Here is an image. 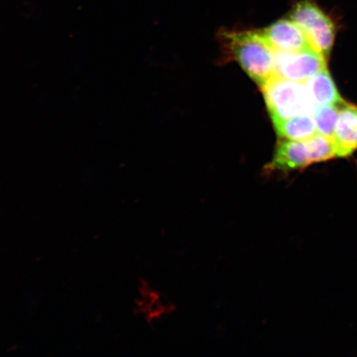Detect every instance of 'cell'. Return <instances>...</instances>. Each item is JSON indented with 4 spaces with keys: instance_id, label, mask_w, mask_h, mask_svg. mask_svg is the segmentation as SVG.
I'll return each instance as SVG.
<instances>
[{
    "instance_id": "1",
    "label": "cell",
    "mask_w": 357,
    "mask_h": 357,
    "mask_svg": "<svg viewBox=\"0 0 357 357\" xmlns=\"http://www.w3.org/2000/svg\"><path fill=\"white\" fill-rule=\"evenodd\" d=\"M223 37L231 56L259 87L275 77V51L261 30L230 31Z\"/></svg>"
},
{
    "instance_id": "2",
    "label": "cell",
    "mask_w": 357,
    "mask_h": 357,
    "mask_svg": "<svg viewBox=\"0 0 357 357\" xmlns=\"http://www.w3.org/2000/svg\"><path fill=\"white\" fill-rule=\"evenodd\" d=\"M261 89L272 121L301 114L314 115L317 109L303 83L275 75Z\"/></svg>"
},
{
    "instance_id": "3",
    "label": "cell",
    "mask_w": 357,
    "mask_h": 357,
    "mask_svg": "<svg viewBox=\"0 0 357 357\" xmlns=\"http://www.w3.org/2000/svg\"><path fill=\"white\" fill-rule=\"evenodd\" d=\"M289 17L305 33L312 48L328 59L333 46L336 26L314 0H301L290 12Z\"/></svg>"
},
{
    "instance_id": "4",
    "label": "cell",
    "mask_w": 357,
    "mask_h": 357,
    "mask_svg": "<svg viewBox=\"0 0 357 357\" xmlns=\"http://www.w3.org/2000/svg\"><path fill=\"white\" fill-rule=\"evenodd\" d=\"M275 75L296 82H305L327 68V59L314 48L283 52H275Z\"/></svg>"
},
{
    "instance_id": "5",
    "label": "cell",
    "mask_w": 357,
    "mask_h": 357,
    "mask_svg": "<svg viewBox=\"0 0 357 357\" xmlns=\"http://www.w3.org/2000/svg\"><path fill=\"white\" fill-rule=\"evenodd\" d=\"M261 32L275 52H293L312 48L305 33L289 17L275 22Z\"/></svg>"
},
{
    "instance_id": "6",
    "label": "cell",
    "mask_w": 357,
    "mask_h": 357,
    "mask_svg": "<svg viewBox=\"0 0 357 357\" xmlns=\"http://www.w3.org/2000/svg\"><path fill=\"white\" fill-rule=\"evenodd\" d=\"M309 149L305 141L283 139L279 142L271 162L266 167L269 172H290L310 166Z\"/></svg>"
},
{
    "instance_id": "7",
    "label": "cell",
    "mask_w": 357,
    "mask_h": 357,
    "mask_svg": "<svg viewBox=\"0 0 357 357\" xmlns=\"http://www.w3.org/2000/svg\"><path fill=\"white\" fill-rule=\"evenodd\" d=\"M337 158H347L357 150V107L345 102L333 136Z\"/></svg>"
},
{
    "instance_id": "8",
    "label": "cell",
    "mask_w": 357,
    "mask_h": 357,
    "mask_svg": "<svg viewBox=\"0 0 357 357\" xmlns=\"http://www.w3.org/2000/svg\"><path fill=\"white\" fill-rule=\"evenodd\" d=\"M310 100L318 109L320 106L342 105L343 101L327 68L320 70L303 82Z\"/></svg>"
},
{
    "instance_id": "9",
    "label": "cell",
    "mask_w": 357,
    "mask_h": 357,
    "mask_svg": "<svg viewBox=\"0 0 357 357\" xmlns=\"http://www.w3.org/2000/svg\"><path fill=\"white\" fill-rule=\"evenodd\" d=\"M274 127L283 139L305 141L317 133L314 116L301 114L294 117L275 120Z\"/></svg>"
},
{
    "instance_id": "10",
    "label": "cell",
    "mask_w": 357,
    "mask_h": 357,
    "mask_svg": "<svg viewBox=\"0 0 357 357\" xmlns=\"http://www.w3.org/2000/svg\"><path fill=\"white\" fill-rule=\"evenodd\" d=\"M305 142L309 149L311 164L337 158V146L332 137L316 133L305 140Z\"/></svg>"
},
{
    "instance_id": "11",
    "label": "cell",
    "mask_w": 357,
    "mask_h": 357,
    "mask_svg": "<svg viewBox=\"0 0 357 357\" xmlns=\"http://www.w3.org/2000/svg\"><path fill=\"white\" fill-rule=\"evenodd\" d=\"M344 104L320 106L315 110L312 116H314L317 133L333 138L339 114Z\"/></svg>"
}]
</instances>
